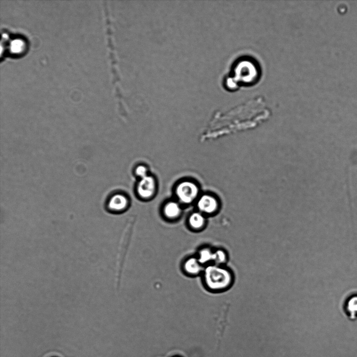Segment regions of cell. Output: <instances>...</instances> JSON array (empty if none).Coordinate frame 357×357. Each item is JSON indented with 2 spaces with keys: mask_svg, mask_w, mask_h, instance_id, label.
Masks as SVG:
<instances>
[{
  "mask_svg": "<svg viewBox=\"0 0 357 357\" xmlns=\"http://www.w3.org/2000/svg\"><path fill=\"white\" fill-rule=\"evenodd\" d=\"M259 68L251 59H242L234 64L224 79L225 88L230 91L240 87L255 84L259 78Z\"/></svg>",
  "mask_w": 357,
  "mask_h": 357,
  "instance_id": "obj_1",
  "label": "cell"
},
{
  "mask_svg": "<svg viewBox=\"0 0 357 357\" xmlns=\"http://www.w3.org/2000/svg\"><path fill=\"white\" fill-rule=\"evenodd\" d=\"M204 281L207 287L216 291H225L231 288L235 281L233 273L230 268L215 264L206 267Z\"/></svg>",
  "mask_w": 357,
  "mask_h": 357,
  "instance_id": "obj_2",
  "label": "cell"
},
{
  "mask_svg": "<svg viewBox=\"0 0 357 357\" xmlns=\"http://www.w3.org/2000/svg\"><path fill=\"white\" fill-rule=\"evenodd\" d=\"M2 33L1 60L13 54L17 55L25 52L28 45L25 38L17 33H10L4 29Z\"/></svg>",
  "mask_w": 357,
  "mask_h": 357,
  "instance_id": "obj_3",
  "label": "cell"
},
{
  "mask_svg": "<svg viewBox=\"0 0 357 357\" xmlns=\"http://www.w3.org/2000/svg\"><path fill=\"white\" fill-rule=\"evenodd\" d=\"M177 194L182 202L188 204L195 199L198 194V189L193 182L185 181L178 186Z\"/></svg>",
  "mask_w": 357,
  "mask_h": 357,
  "instance_id": "obj_4",
  "label": "cell"
},
{
  "mask_svg": "<svg viewBox=\"0 0 357 357\" xmlns=\"http://www.w3.org/2000/svg\"><path fill=\"white\" fill-rule=\"evenodd\" d=\"M155 183L153 178L147 176L142 178L138 187V192L143 198L152 196L155 192Z\"/></svg>",
  "mask_w": 357,
  "mask_h": 357,
  "instance_id": "obj_5",
  "label": "cell"
},
{
  "mask_svg": "<svg viewBox=\"0 0 357 357\" xmlns=\"http://www.w3.org/2000/svg\"><path fill=\"white\" fill-rule=\"evenodd\" d=\"M198 206L202 211L212 213L217 210L218 204L215 198L209 195H204L198 202Z\"/></svg>",
  "mask_w": 357,
  "mask_h": 357,
  "instance_id": "obj_6",
  "label": "cell"
},
{
  "mask_svg": "<svg viewBox=\"0 0 357 357\" xmlns=\"http://www.w3.org/2000/svg\"><path fill=\"white\" fill-rule=\"evenodd\" d=\"M184 269L187 274L196 275L202 272L203 265L197 257H190L185 261Z\"/></svg>",
  "mask_w": 357,
  "mask_h": 357,
  "instance_id": "obj_7",
  "label": "cell"
},
{
  "mask_svg": "<svg viewBox=\"0 0 357 357\" xmlns=\"http://www.w3.org/2000/svg\"><path fill=\"white\" fill-rule=\"evenodd\" d=\"M128 201L124 196L118 195L112 198L109 203V207L114 210H121L126 208Z\"/></svg>",
  "mask_w": 357,
  "mask_h": 357,
  "instance_id": "obj_8",
  "label": "cell"
},
{
  "mask_svg": "<svg viewBox=\"0 0 357 357\" xmlns=\"http://www.w3.org/2000/svg\"><path fill=\"white\" fill-rule=\"evenodd\" d=\"M180 213L179 205L174 202L169 203L164 208L165 215L169 218L173 219L178 217Z\"/></svg>",
  "mask_w": 357,
  "mask_h": 357,
  "instance_id": "obj_9",
  "label": "cell"
},
{
  "mask_svg": "<svg viewBox=\"0 0 357 357\" xmlns=\"http://www.w3.org/2000/svg\"><path fill=\"white\" fill-rule=\"evenodd\" d=\"M227 252L223 249H218L213 252L212 263L219 266H224L228 260Z\"/></svg>",
  "mask_w": 357,
  "mask_h": 357,
  "instance_id": "obj_10",
  "label": "cell"
},
{
  "mask_svg": "<svg viewBox=\"0 0 357 357\" xmlns=\"http://www.w3.org/2000/svg\"><path fill=\"white\" fill-rule=\"evenodd\" d=\"M189 224L193 229L200 230L204 225L205 219L202 214L195 213L190 217Z\"/></svg>",
  "mask_w": 357,
  "mask_h": 357,
  "instance_id": "obj_11",
  "label": "cell"
},
{
  "mask_svg": "<svg viewBox=\"0 0 357 357\" xmlns=\"http://www.w3.org/2000/svg\"><path fill=\"white\" fill-rule=\"evenodd\" d=\"M213 252L210 248H204L200 251L197 258L203 265L208 264L213 261Z\"/></svg>",
  "mask_w": 357,
  "mask_h": 357,
  "instance_id": "obj_12",
  "label": "cell"
},
{
  "mask_svg": "<svg viewBox=\"0 0 357 357\" xmlns=\"http://www.w3.org/2000/svg\"><path fill=\"white\" fill-rule=\"evenodd\" d=\"M347 310L352 319L357 316V296H354L349 299L347 304Z\"/></svg>",
  "mask_w": 357,
  "mask_h": 357,
  "instance_id": "obj_13",
  "label": "cell"
},
{
  "mask_svg": "<svg viewBox=\"0 0 357 357\" xmlns=\"http://www.w3.org/2000/svg\"><path fill=\"white\" fill-rule=\"evenodd\" d=\"M136 173L137 175L142 178L147 177V169L145 166H139L136 169Z\"/></svg>",
  "mask_w": 357,
  "mask_h": 357,
  "instance_id": "obj_14",
  "label": "cell"
}]
</instances>
